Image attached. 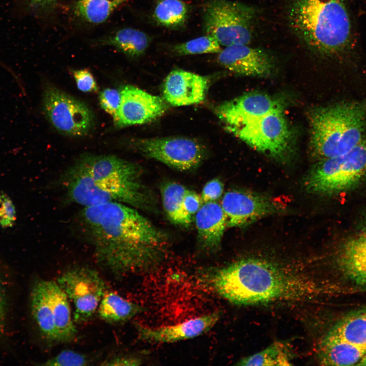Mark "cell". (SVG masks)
Segmentation results:
<instances>
[{
  "mask_svg": "<svg viewBox=\"0 0 366 366\" xmlns=\"http://www.w3.org/2000/svg\"><path fill=\"white\" fill-rule=\"evenodd\" d=\"M79 221L98 263L113 274L147 270L163 259L166 235L134 207L117 202L83 207Z\"/></svg>",
  "mask_w": 366,
  "mask_h": 366,
  "instance_id": "1",
  "label": "cell"
},
{
  "mask_svg": "<svg viewBox=\"0 0 366 366\" xmlns=\"http://www.w3.org/2000/svg\"><path fill=\"white\" fill-rule=\"evenodd\" d=\"M59 183L68 201L83 207L117 202L150 210L154 204L140 167L114 155L82 156Z\"/></svg>",
  "mask_w": 366,
  "mask_h": 366,
  "instance_id": "2",
  "label": "cell"
},
{
  "mask_svg": "<svg viewBox=\"0 0 366 366\" xmlns=\"http://www.w3.org/2000/svg\"><path fill=\"white\" fill-rule=\"evenodd\" d=\"M204 278L217 293L238 305L310 299L321 292L319 285L312 280L255 258L214 269Z\"/></svg>",
  "mask_w": 366,
  "mask_h": 366,
  "instance_id": "3",
  "label": "cell"
},
{
  "mask_svg": "<svg viewBox=\"0 0 366 366\" xmlns=\"http://www.w3.org/2000/svg\"><path fill=\"white\" fill-rule=\"evenodd\" d=\"M289 19L298 36L321 55L343 56L354 47L351 19L344 0H293Z\"/></svg>",
  "mask_w": 366,
  "mask_h": 366,
  "instance_id": "4",
  "label": "cell"
},
{
  "mask_svg": "<svg viewBox=\"0 0 366 366\" xmlns=\"http://www.w3.org/2000/svg\"><path fill=\"white\" fill-rule=\"evenodd\" d=\"M311 148L320 160L347 152L364 139L366 104L344 102L314 110L310 115Z\"/></svg>",
  "mask_w": 366,
  "mask_h": 366,
  "instance_id": "5",
  "label": "cell"
},
{
  "mask_svg": "<svg viewBox=\"0 0 366 366\" xmlns=\"http://www.w3.org/2000/svg\"><path fill=\"white\" fill-rule=\"evenodd\" d=\"M366 175V138L343 155L320 160L305 176L309 193L329 195L350 190Z\"/></svg>",
  "mask_w": 366,
  "mask_h": 366,
  "instance_id": "6",
  "label": "cell"
},
{
  "mask_svg": "<svg viewBox=\"0 0 366 366\" xmlns=\"http://www.w3.org/2000/svg\"><path fill=\"white\" fill-rule=\"evenodd\" d=\"M203 28L224 47L249 44L256 16L249 5L230 0H211L203 9Z\"/></svg>",
  "mask_w": 366,
  "mask_h": 366,
  "instance_id": "7",
  "label": "cell"
},
{
  "mask_svg": "<svg viewBox=\"0 0 366 366\" xmlns=\"http://www.w3.org/2000/svg\"><path fill=\"white\" fill-rule=\"evenodd\" d=\"M256 150L279 160L290 151L291 133L283 107L230 131Z\"/></svg>",
  "mask_w": 366,
  "mask_h": 366,
  "instance_id": "8",
  "label": "cell"
},
{
  "mask_svg": "<svg viewBox=\"0 0 366 366\" xmlns=\"http://www.w3.org/2000/svg\"><path fill=\"white\" fill-rule=\"evenodd\" d=\"M56 282L73 304L74 319L78 323L92 317L106 292V285L99 273L86 266L69 269Z\"/></svg>",
  "mask_w": 366,
  "mask_h": 366,
  "instance_id": "9",
  "label": "cell"
},
{
  "mask_svg": "<svg viewBox=\"0 0 366 366\" xmlns=\"http://www.w3.org/2000/svg\"><path fill=\"white\" fill-rule=\"evenodd\" d=\"M43 108L51 124L63 134L81 136L94 126V115L87 105L53 86L45 89Z\"/></svg>",
  "mask_w": 366,
  "mask_h": 366,
  "instance_id": "10",
  "label": "cell"
},
{
  "mask_svg": "<svg viewBox=\"0 0 366 366\" xmlns=\"http://www.w3.org/2000/svg\"><path fill=\"white\" fill-rule=\"evenodd\" d=\"M321 342L339 359L357 365L366 354V307L347 314Z\"/></svg>",
  "mask_w": 366,
  "mask_h": 366,
  "instance_id": "11",
  "label": "cell"
},
{
  "mask_svg": "<svg viewBox=\"0 0 366 366\" xmlns=\"http://www.w3.org/2000/svg\"><path fill=\"white\" fill-rule=\"evenodd\" d=\"M133 146L143 155L181 171L195 169L205 155L203 147L185 138H158L138 140Z\"/></svg>",
  "mask_w": 366,
  "mask_h": 366,
  "instance_id": "12",
  "label": "cell"
},
{
  "mask_svg": "<svg viewBox=\"0 0 366 366\" xmlns=\"http://www.w3.org/2000/svg\"><path fill=\"white\" fill-rule=\"evenodd\" d=\"M221 205L226 216L227 227L248 225L283 209L280 203L268 197L241 190L226 192Z\"/></svg>",
  "mask_w": 366,
  "mask_h": 366,
  "instance_id": "13",
  "label": "cell"
},
{
  "mask_svg": "<svg viewBox=\"0 0 366 366\" xmlns=\"http://www.w3.org/2000/svg\"><path fill=\"white\" fill-rule=\"evenodd\" d=\"M121 101L114 119L118 128L147 123L164 114L167 106L160 97L137 87L126 85L120 90Z\"/></svg>",
  "mask_w": 366,
  "mask_h": 366,
  "instance_id": "14",
  "label": "cell"
},
{
  "mask_svg": "<svg viewBox=\"0 0 366 366\" xmlns=\"http://www.w3.org/2000/svg\"><path fill=\"white\" fill-rule=\"evenodd\" d=\"M282 107L283 105L277 99L255 92L224 102L216 111L219 118L231 131Z\"/></svg>",
  "mask_w": 366,
  "mask_h": 366,
  "instance_id": "15",
  "label": "cell"
},
{
  "mask_svg": "<svg viewBox=\"0 0 366 366\" xmlns=\"http://www.w3.org/2000/svg\"><path fill=\"white\" fill-rule=\"evenodd\" d=\"M218 60L228 70L243 76L268 77L274 69V61L267 52L249 44L225 47L219 53Z\"/></svg>",
  "mask_w": 366,
  "mask_h": 366,
  "instance_id": "16",
  "label": "cell"
},
{
  "mask_svg": "<svg viewBox=\"0 0 366 366\" xmlns=\"http://www.w3.org/2000/svg\"><path fill=\"white\" fill-rule=\"evenodd\" d=\"M221 313L215 311L181 323L158 327L136 324L142 340L155 343H172L197 337L211 329L218 322Z\"/></svg>",
  "mask_w": 366,
  "mask_h": 366,
  "instance_id": "17",
  "label": "cell"
},
{
  "mask_svg": "<svg viewBox=\"0 0 366 366\" xmlns=\"http://www.w3.org/2000/svg\"><path fill=\"white\" fill-rule=\"evenodd\" d=\"M208 86L207 78L177 69L166 77L163 89L164 100L174 106H187L201 102Z\"/></svg>",
  "mask_w": 366,
  "mask_h": 366,
  "instance_id": "18",
  "label": "cell"
},
{
  "mask_svg": "<svg viewBox=\"0 0 366 366\" xmlns=\"http://www.w3.org/2000/svg\"><path fill=\"white\" fill-rule=\"evenodd\" d=\"M196 214V226L200 245L209 251L219 248L227 225V218L216 201L203 203Z\"/></svg>",
  "mask_w": 366,
  "mask_h": 366,
  "instance_id": "19",
  "label": "cell"
},
{
  "mask_svg": "<svg viewBox=\"0 0 366 366\" xmlns=\"http://www.w3.org/2000/svg\"><path fill=\"white\" fill-rule=\"evenodd\" d=\"M338 260L345 275L355 285L366 288V222L343 246Z\"/></svg>",
  "mask_w": 366,
  "mask_h": 366,
  "instance_id": "20",
  "label": "cell"
},
{
  "mask_svg": "<svg viewBox=\"0 0 366 366\" xmlns=\"http://www.w3.org/2000/svg\"><path fill=\"white\" fill-rule=\"evenodd\" d=\"M44 285L53 315L58 342L72 341L77 330L72 318L69 299L57 282L44 280Z\"/></svg>",
  "mask_w": 366,
  "mask_h": 366,
  "instance_id": "21",
  "label": "cell"
},
{
  "mask_svg": "<svg viewBox=\"0 0 366 366\" xmlns=\"http://www.w3.org/2000/svg\"><path fill=\"white\" fill-rule=\"evenodd\" d=\"M149 42L150 39L147 34L131 27L119 29L97 41L98 45L113 47L131 57L142 55L148 48Z\"/></svg>",
  "mask_w": 366,
  "mask_h": 366,
  "instance_id": "22",
  "label": "cell"
},
{
  "mask_svg": "<svg viewBox=\"0 0 366 366\" xmlns=\"http://www.w3.org/2000/svg\"><path fill=\"white\" fill-rule=\"evenodd\" d=\"M30 305L33 317L42 336L49 342H58L44 280L34 286Z\"/></svg>",
  "mask_w": 366,
  "mask_h": 366,
  "instance_id": "23",
  "label": "cell"
},
{
  "mask_svg": "<svg viewBox=\"0 0 366 366\" xmlns=\"http://www.w3.org/2000/svg\"><path fill=\"white\" fill-rule=\"evenodd\" d=\"M143 311L141 306L112 292H105L98 308L101 319L109 323L126 322Z\"/></svg>",
  "mask_w": 366,
  "mask_h": 366,
  "instance_id": "24",
  "label": "cell"
},
{
  "mask_svg": "<svg viewBox=\"0 0 366 366\" xmlns=\"http://www.w3.org/2000/svg\"><path fill=\"white\" fill-rule=\"evenodd\" d=\"M130 0H75L73 15L83 22L97 25L106 21L118 8Z\"/></svg>",
  "mask_w": 366,
  "mask_h": 366,
  "instance_id": "25",
  "label": "cell"
},
{
  "mask_svg": "<svg viewBox=\"0 0 366 366\" xmlns=\"http://www.w3.org/2000/svg\"><path fill=\"white\" fill-rule=\"evenodd\" d=\"M187 190L183 185L172 181L165 183L161 189L163 207L167 216L174 223L185 226L192 221L183 208L184 197Z\"/></svg>",
  "mask_w": 366,
  "mask_h": 366,
  "instance_id": "26",
  "label": "cell"
},
{
  "mask_svg": "<svg viewBox=\"0 0 366 366\" xmlns=\"http://www.w3.org/2000/svg\"><path fill=\"white\" fill-rule=\"evenodd\" d=\"M292 353L288 345L275 342L264 349L253 355L240 359L236 365H290Z\"/></svg>",
  "mask_w": 366,
  "mask_h": 366,
  "instance_id": "27",
  "label": "cell"
},
{
  "mask_svg": "<svg viewBox=\"0 0 366 366\" xmlns=\"http://www.w3.org/2000/svg\"><path fill=\"white\" fill-rule=\"evenodd\" d=\"M189 13L188 5L181 0H160L155 6L153 17L159 25L176 29L185 25Z\"/></svg>",
  "mask_w": 366,
  "mask_h": 366,
  "instance_id": "28",
  "label": "cell"
},
{
  "mask_svg": "<svg viewBox=\"0 0 366 366\" xmlns=\"http://www.w3.org/2000/svg\"><path fill=\"white\" fill-rule=\"evenodd\" d=\"M222 50L218 41L208 35L176 44L172 48V51L178 55L219 53Z\"/></svg>",
  "mask_w": 366,
  "mask_h": 366,
  "instance_id": "29",
  "label": "cell"
},
{
  "mask_svg": "<svg viewBox=\"0 0 366 366\" xmlns=\"http://www.w3.org/2000/svg\"><path fill=\"white\" fill-rule=\"evenodd\" d=\"M88 358L84 354L71 350L61 351L48 359L42 365L46 366H83L88 364Z\"/></svg>",
  "mask_w": 366,
  "mask_h": 366,
  "instance_id": "30",
  "label": "cell"
},
{
  "mask_svg": "<svg viewBox=\"0 0 366 366\" xmlns=\"http://www.w3.org/2000/svg\"><path fill=\"white\" fill-rule=\"evenodd\" d=\"M99 103L101 108L111 115L113 119L116 117L121 101L120 90L106 88L100 93Z\"/></svg>",
  "mask_w": 366,
  "mask_h": 366,
  "instance_id": "31",
  "label": "cell"
},
{
  "mask_svg": "<svg viewBox=\"0 0 366 366\" xmlns=\"http://www.w3.org/2000/svg\"><path fill=\"white\" fill-rule=\"evenodd\" d=\"M16 218V210L11 199L0 192V225L5 228L11 227Z\"/></svg>",
  "mask_w": 366,
  "mask_h": 366,
  "instance_id": "32",
  "label": "cell"
},
{
  "mask_svg": "<svg viewBox=\"0 0 366 366\" xmlns=\"http://www.w3.org/2000/svg\"><path fill=\"white\" fill-rule=\"evenodd\" d=\"M73 74L78 89L84 93L97 92L98 88L96 81L88 70H74Z\"/></svg>",
  "mask_w": 366,
  "mask_h": 366,
  "instance_id": "33",
  "label": "cell"
},
{
  "mask_svg": "<svg viewBox=\"0 0 366 366\" xmlns=\"http://www.w3.org/2000/svg\"><path fill=\"white\" fill-rule=\"evenodd\" d=\"M224 186L219 178L210 180L204 185L201 198L202 203L216 201L219 199L223 193Z\"/></svg>",
  "mask_w": 366,
  "mask_h": 366,
  "instance_id": "34",
  "label": "cell"
},
{
  "mask_svg": "<svg viewBox=\"0 0 366 366\" xmlns=\"http://www.w3.org/2000/svg\"><path fill=\"white\" fill-rule=\"evenodd\" d=\"M202 201L196 192L187 190L183 199V208L190 217L196 214L201 206Z\"/></svg>",
  "mask_w": 366,
  "mask_h": 366,
  "instance_id": "35",
  "label": "cell"
},
{
  "mask_svg": "<svg viewBox=\"0 0 366 366\" xmlns=\"http://www.w3.org/2000/svg\"><path fill=\"white\" fill-rule=\"evenodd\" d=\"M141 364V360L136 357L116 355L109 358L101 364L102 365L133 366Z\"/></svg>",
  "mask_w": 366,
  "mask_h": 366,
  "instance_id": "36",
  "label": "cell"
},
{
  "mask_svg": "<svg viewBox=\"0 0 366 366\" xmlns=\"http://www.w3.org/2000/svg\"><path fill=\"white\" fill-rule=\"evenodd\" d=\"M62 0H27L29 6L34 9L50 12L54 11Z\"/></svg>",
  "mask_w": 366,
  "mask_h": 366,
  "instance_id": "37",
  "label": "cell"
},
{
  "mask_svg": "<svg viewBox=\"0 0 366 366\" xmlns=\"http://www.w3.org/2000/svg\"><path fill=\"white\" fill-rule=\"evenodd\" d=\"M6 309V297L4 289L0 282V330L3 326Z\"/></svg>",
  "mask_w": 366,
  "mask_h": 366,
  "instance_id": "38",
  "label": "cell"
},
{
  "mask_svg": "<svg viewBox=\"0 0 366 366\" xmlns=\"http://www.w3.org/2000/svg\"><path fill=\"white\" fill-rule=\"evenodd\" d=\"M358 365H366V354L357 364Z\"/></svg>",
  "mask_w": 366,
  "mask_h": 366,
  "instance_id": "39",
  "label": "cell"
}]
</instances>
